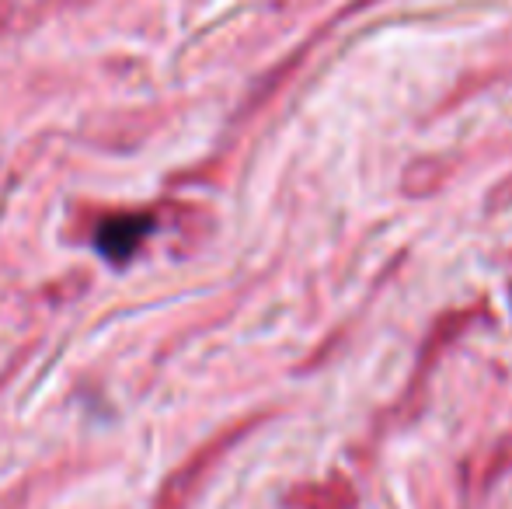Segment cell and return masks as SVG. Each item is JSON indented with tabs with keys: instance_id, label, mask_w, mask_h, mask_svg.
<instances>
[{
	"instance_id": "cell-1",
	"label": "cell",
	"mask_w": 512,
	"mask_h": 509,
	"mask_svg": "<svg viewBox=\"0 0 512 509\" xmlns=\"http://www.w3.org/2000/svg\"><path fill=\"white\" fill-rule=\"evenodd\" d=\"M147 234H150L147 217H122V220H108V224H102L95 245L108 262H126V258L143 245Z\"/></svg>"
}]
</instances>
